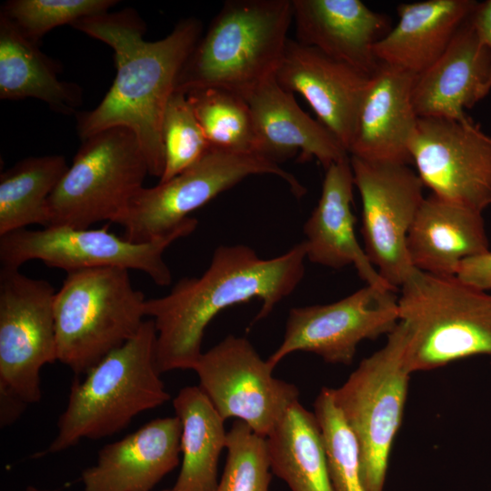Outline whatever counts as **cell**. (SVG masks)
I'll list each match as a JSON object with an SVG mask.
<instances>
[{"label":"cell","mask_w":491,"mask_h":491,"mask_svg":"<svg viewBox=\"0 0 491 491\" xmlns=\"http://www.w3.org/2000/svg\"><path fill=\"white\" fill-rule=\"evenodd\" d=\"M74 28L107 44L114 51L116 75L100 104L77 115L82 140L108 128L124 126L136 135L149 175L165 170L162 121L178 74L202 35L196 18L181 20L165 38L146 41L145 24L131 9L80 18Z\"/></svg>","instance_id":"cell-1"},{"label":"cell","mask_w":491,"mask_h":491,"mask_svg":"<svg viewBox=\"0 0 491 491\" xmlns=\"http://www.w3.org/2000/svg\"><path fill=\"white\" fill-rule=\"evenodd\" d=\"M306 259L304 241L269 259L245 245H221L201 276L184 277L167 295L146 299L144 311L155 323L159 372L193 370L206 326L224 309L257 298L262 306L255 321L266 317L299 285Z\"/></svg>","instance_id":"cell-2"},{"label":"cell","mask_w":491,"mask_h":491,"mask_svg":"<svg viewBox=\"0 0 491 491\" xmlns=\"http://www.w3.org/2000/svg\"><path fill=\"white\" fill-rule=\"evenodd\" d=\"M292 22V0L225 1L184 63L175 90L219 88L245 99L275 76Z\"/></svg>","instance_id":"cell-3"},{"label":"cell","mask_w":491,"mask_h":491,"mask_svg":"<svg viewBox=\"0 0 491 491\" xmlns=\"http://www.w3.org/2000/svg\"><path fill=\"white\" fill-rule=\"evenodd\" d=\"M156 330L145 320L137 333L75 378L68 402L47 451L57 453L82 439H99L123 430L138 414L170 398L155 358Z\"/></svg>","instance_id":"cell-4"},{"label":"cell","mask_w":491,"mask_h":491,"mask_svg":"<svg viewBox=\"0 0 491 491\" xmlns=\"http://www.w3.org/2000/svg\"><path fill=\"white\" fill-rule=\"evenodd\" d=\"M399 321L406 331L405 361L412 374L491 356V295L456 276L414 269L400 287Z\"/></svg>","instance_id":"cell-5"},{"label":"cell","mask_w":491,"mask_h":491,"mask_svg":"<svg viewBox=\"0 0 491 491\" xmlns=\"http://www.w3.org/2000/svg\"><path fill=\"white\" fill-rule=\"evenodd\" d=\"M145 300L127 269L66 273L54 299L57 361L77 376L85 374L137 333Z\"/></svg>","instance_id":"cell-6"},{"label":"cell","mask_w":491,"mask_h":491,"mask_svg":"<svg viewBox=\"0 0 491 491\" xmlns=\"http://www.w3.org/2000/svg\"><path fill=\"white\" fill-rule=\"evenodd\" d=\"M147 174L145 156L129 128L115 126L84 139L48 198L46 226L85 229L114 223Z\"/></svg>","instance_id":"cell-7"},{"label":"cell","mask_w":491,"mask_h":491,"mask_svg":"<svg viewBox=\"0 0 491 491\" xmlns=\"http://www.w3.org/2000/svg\"><path fill=\"white\" fill-rule=\"evenodd\" d=\"M406 331L399 321L386 344L364 358L347 380L333 388L334 401L354 434L366 491H384L388 461L401 426L409 376Z\"/></svg>","instance_id":"cell-8"},{"label":"cell","mask_w":491,"mask_h":491,"mask_svg":"<svg viewBox=\"0 0 491 491\" xmlns=\"http://www.w3.org/2000/svg\"><path fill=\"white\" fill-rule=\"evenodd\" d=\"M254 175H277L297 198L306 194V188L293 175L261 155L210 148L170 180L153 187L143 186L114 223L124 227V238L132 243L153 241L175 230L193 211Z\"/></svg>","instance_id":"cell-9"},{"label":"cell","mask_w":491,"mask_h":491,"mask_svg":"<svg viewBox=\"0 0 491 491\" xmlns=\"http://www.w3.org/2000/svg\"><path fill=\"white\" fill-rule=\"evenodd\" d=\"M197 220L188 217L165 235L145 243H132L107 231L46 226L26 228L0 236L2 267L19 268L30 260H40L47 266L66 273L95 268L121 267L145 273L159 286L172 282L171 271L164 260L165 249L179 238L192 234Z\"/></svg>","instance_id":"cell-10"},{"label":"cell","mask_w":491,"mask_h":491,"mask_svg":"<svg viewBox=\"0 0 491 491\" xmlns=\"http://www.w3.org/2000/svg\"><path fill=\"white\" fill-rule=\"evenodd\" d=\"M52 285L0 269V393L25 404L41 400L40 371L57 361Z\"/></svg>","instance_id":"cell-11"},{"label":"cell","mask_w":491,"mask_h":491,"mask_svg":"<svg viewBox=\"0 0 491 491\" xmlns=\"http://www.w3.org/2000/svg\"><path fill=\"white\" fill-rule=\"evenodd\" d=\"M274 369L246 338L229 335L203 353L193 370L225 421L237 418L267 437L299 397L296 386L275 377Z\"/></svg>","instance_id":"cell-12"},{"label":"cell","mask_w":491,"mask_h":491,"mask_svg":"<svg viewBox=\"0 0 491 491\" xmlns=\"http://www.w3.org/2000/svg\"><path fill=\"white\" fill-rule=\"evenodd\" d=\"M362 202L365 252L380 276L397 290L415 269L406 236L425 198L424 184L408 165L350 156Z\"/></svg>","instance_id":"cell-13"},{"label":"cell","mask_w":491,"mask_h":491,"mask_svg":"<svg viewBox=\"0 0 491 491\" xmlns=\"http://www.w3.org/2000/svg\"><path fill=\"white\" fill-rule=\"evenodd\" d=\"M395 292L366 285L330 304L291 308L284 340L267 362L275 368L293 352L305 351L329 364L350 365L362 341L387 336L399 322Z\"/></svg>","instance_id":"cell-14"},{"label":"cell","mask_w":491,"mask_h":491,"mask_svg":"<svg viewBox=\"0 0 491 491\" xmlns=\"http://www.w3.org/2000/svg\"><path fill=\"white\" fill-rule=\"evenodd\" d=\"M409 152L431 194L481 213L491 205V137L469 117H419Z\"/></svg>","instance_id":"cell-15"},{"label":"cell","mask_w":491,"mask_h":491,"mask_svg":"<svg viewBox=\"0 0 491 491\" xmlns=\"http://www.w3.org/2000/svg\"><path fill=\"white\" fill-rule=\"evenodd\" d=\"M371 75L291 38L275 74L283 89L307 101L348 154Z\"/></svg>","instance_id":"cell-16"},{"label":"cell","mask_w":491,"mask_h":491,"mask_svg":"<svg viewBox=\"0 0 491 491\" xmlns=\"http://www.w3.org/2000/svg\"><path fill=\"white\" fill-rule=\"evenodd\" d=\"M471 16V15H470ZM469 18L441 56L415 79L412 101L418 117L468 118L491 90V49Z\"/></svg>","instance_id":"cell-17"},{"label":"cell","mask_w":491,"mask_h":491,"mask_svg":"<svg viewBox=\"0 0 491 491\" xmlns=\"http://www.w3.org/2000/svg\"><path fill=\"white\" fill-rule=\"evenodd\" d=\"M416 76L380 63L359 108L350 156L412 164L409 145L419 118L412 101Z\"/></svg>","instance_id":"cell-18"},{"label":"cell","mask_w":491,"mask_h":491,"mask_svg":"<svg viewBox=\"0 0 491 491\" xmlns=\"http://www.w3.org/2000/svg\"><path fill=\"white\" fill-rule=\"evenodd\" d=\"M182 426L175 416L154 419L104 446L81 474L85 491H151L179 464Z\"/></svg>","instance_id":"cell-19"},{"label":"cell","mask_w":491,"mask_h":491,"mask_svg":"<svg viewBox=\"0 0 491 491\" xmlns=\"http://www.w3.org/2000/svg\"><path fill=\"white\" fill-rule=\"evenodd\" d=\"M296 41L373 75L374 45L389 31L385 15L359 0H292Z\"/></svg>","instance_id":"cell-20"},{"label":"cell","mask_w":491,"mask_h":491,"mask_svg":"<svg viewBox=\"0 0 491 491\" xmlns=\"http://www.w3.org/2000/svg\"><path fill=\"white\" fill-rule=\"evenodd\" d=\"M245 99L253 115L259 155L278 163L298 153L300 162L315 158L325 169L350 156L322 123L299 107L294 94L283 89L275 76Z\"/></svg>","instance_id":"cell-21"},{"label":"cell","mask_w":491,"mask_h":491,"mask_svg":"<svg viewBox=\"0 0 491 491\" xmlns=\"http://www.w3.org/2000/svg\"><path fill=\"white\" fill-rule=\"evenodd\" d=\"M354 185L350 156L326 169L320 198L303 227L306 259L335 269L352 265L367 285L396 291L380 276L356 238Z\"/></svg>","instance_id":"cell-22"},{"label":"cell","mask_w":491,"mask_h":491,"mask_svg":"<svg viewBox=\"0 0 491 491\" xmlns=\"http://www.w3.org/2000/svg\"><path fill=\"white\" fill-rule=\"evenodd\" d=\"M488 251L481 212L433 194L425 196L406 236V252L414 268L454 276L465 260Z\"/></svg>","instance_id":"cell-23"},{"label":"cell","mask_w":491,"mask_h":491,"mask_svg":"<svg viewBox=\"0 0 491 491\" xmlns=\"http://www.w3.org/2000/svg\"><path fill=\"white\" fill-rule=\"evenodd\" d=\"M474 0H427L397 6L398 23L374 45L377 61L417 75L445 52L469 18Z\"/></svg>","instance_id":"cell-24"},{"label":"cell","mask_w":491,"mask_h":491,"mask_svg":"<svg viewBox=\"0 0 491 491\" xmlns=\"http://www.w3.org/2000/svg\"><path fill=\"white\" fill-rule=\"evenodd\" d=\"M58 67L0 14V98H36L62 114L81 104V89L58 79Z\"/></svg>","instance_id":"cell-25"},{"label":"cell","mask_w":491,"mask_h":491,"mask_svg":"<svg viewBox=\"0 0 491 491\" xmlns=\"http://www.w3.org/2000/svg\"><path fill=\"white\" fill-rule=\"evenodd\" d=\"M182 426V466L173 491H214L220 454L226 446L225 420L198 386L183 387L173 399Z\"/></svg>","instance_id":"cell-26"},{"label":"cell","mask_w":491,"mask_h":491,"mask_svg":"<svg viewBox=\"0 0 491 491\" xmlns=\"http://www.w3.org/2000/svg\"><path fill=\"white\" fill-rule=\"evenodd\" d=\"M266 439L272 473L291 491H333L319 424L299 401Z\"/></svg>","instance_id":"cell-27"},{"label":"cell","mask_w":491,"mask_h":491,"mask_svg":"<svg viewBox=\"0 0 491 491\" xmlns=\"http://www.w3.org/2000/svg\"><path fill=\"white\" fill-rule=\"evenodd\" d=\"M68 168L63 155L31 156L0 175V236L47 225V201Z\"/></svg>","instance_id":"cell-28"},{"label":"cell","mask_w":491,"mask_h":491,"mask_svg":"<svg viewBox=\"0 0 491 491\" xmlns=\"http://www.w3.org/2000/svg\"><path fill=\"white\" fill-rule=\"evenodd\" d=\"M186 96L211 148L259 155L255 123L246 99L211 87L191 90Z\"/></svg>","instance_id":"cell-29"},{"label":"cell","mask_w":491,"mask_h":491,"mask_svg":"<svg viewBox=\"0 0 491 491\" xmlns=\"http://www.w3.org/2000/svg\"><path fill=\"white\" fill-rule=\"evenodd\" d=\"M333 491H366L356 439L336 406L333 388L322 387L314 404Z\"/></svg>","instance_id":"cell-30"},{"label":"cell","mask_w":491,"mask_h":491,"mask_svg":"<svg viewBox=\"0 0 491 491\" xmlns=\"http://www.w3.org/2000/svg\"><path fill=\"white\" fill-rule=\"evenodd\" d=\"M224 473L214 491H269L272 476L267 439L235 420L227 432Z\"/></svg>","instance_id":"cell-31"},{"label":"cell","mask_w":491,"mask_h":491,"mask_svg":"<svg viewBox=\"0 0 491 491\" xmlns=\"http://www.w3.org/2000/svg\"><path fill=\"white\" fill-rule=\"evenodd\" d=\"M161 134L165 170L160 183L193 165L211 148L186 94L181 91L175 90L167 102Z\"/></svg>","instance_id":"cell-32"},{"label":"cell","mask_w":491,"mask_h":491,"mask_svg":"<svg viewBox=\"0 0 491 491\" xmlns=\"http://www.w3.org/2000/svg\"><path fill=\"white\" fill-rule=\"evenodd\" d=\"M114 0H12L0 14L30 41L39 40L51 29L76 20L108 12Z\"/></svg>","instance_id":"cell-33"},{"label":"cell","mask_w":491,"mask_h":491,"mask_svg":"<svg viewBox=\"0 0 491 491\" xmlns=\"http://www.w3.org/2000/svg\"><path fill=\"white\" fill-rule=\"evenodd\" d=\"M456 276L481 290H491V251L465 260Z\"/></svg>","instance_id":"cell-34"},{"label":"cell","mask_w":491,"mask_h":491,"mask_svg":"<svg viewBox=\"0 0 491 491\" xmlns=\"http://www.w3.org/2000/svg\"><path fill=\"white\" fill-rule=\"evenodd\" d=\"M470 20L481 40L491 49V0L477 2Z\"/></svg>","instance_id":"cell-35"},{"label":"cell","mask_w":491,"mask_h":491,"mask_svg":"<svg viewBox=\"0 0 491 491\" xmlns=\"http://www.w3.org/2000/svg\"><path fill=\"white\" fill-rule=\"evenodd\" d=\"M25 491H46V490H42V489H39L35 486H29L25 488Z\"/></svg>","instance_id":"cell-36"},{"label":"cell","mask_w":491,"mask_h":491,"mask_svg":"<svg viewBox=\"0 0 491 491\" xmlns=\"http://www.w3.org/2000/svg\"><path fill=\"white\" fill-rule=\"evenodd\" d=\"M165 491H173V490L171 489V490H165Z\"/></svg>","instance_id":"cell-37"}]
</instances>
